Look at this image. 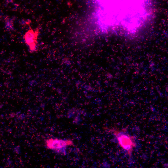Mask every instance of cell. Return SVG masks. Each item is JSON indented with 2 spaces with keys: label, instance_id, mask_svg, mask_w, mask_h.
<instances>
[{
  "label": "cell",
  "instance_id": "1",
  "mask_svg": "<svg viewBox=\"0 0 168 168\" xmlns=\"http://www.w3.org/2000/svg\"><path fill=\"white\" fill-rule=\"evenodd\" d=\"M106 130L114 136L120 146L131 156L136 146L134 137L130 135L124 129L106 128Z\"/></svg>",
  "mask_w": 168,
  "mask_h": 168
},
{
  "label": "cell",
  "instance_id": "2",
  "mask_svg": "<svg viewBox=\"0 0 168 168\" xmlns=\"http://www.w3.org/2000/svg\"><path fill=\"white\" fill-rule=\"evenodd\" d=\"M46 144L47 147L49 149L58 152H65L66 147L73 145V142L70 139L51 138L46 140Z\"/></svg>",
  "mask_w": 168,
  "mask_h": 168
},
{
  "label": "cell",
  "instance_id": "3",
  "mask_svg": "<svg viewBox=\"0 0 168 168\" xmlns=\"http://www.w3.org/2000/svg\"><path fill=\"white\" fill-rule=\"evenodd\" d=\"M38 34V30L34 31L30 27L29 30L25 34L24 38L25 42L29 46L31 51H33L35 49Z\"/></svg>",
  "mask_w": 168,
  "mask_h": 168
},
{
  "label": "cell",
  "instance_id": "4",
  "mask_svg": "<svg viewBox=\"0 0 168 168\" xmlns=\"http://www.w3.org/2000/svg\"><path fill=\"white\" fill-rule=\"evenodd\" d=\"M6 27L7 29H11L12 28L13 21L11 20H7L6 21Z\"/></svg>",
  "mask_w": 168,
  "mask_h": 168
}]
</instances>
